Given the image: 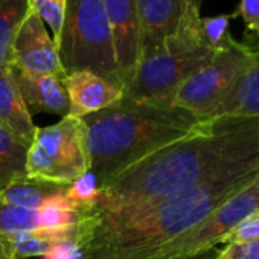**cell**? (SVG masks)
Instances as JSON below:
<instances>
[{
  "mask_svg": "<svg viewBox=\"0 0 259 259\" xmlns=\"http://www.w3.org/2000/svg\"><path fill=\"white\" fill-rule=\"evenodd\" d=\"M253 163H259V117H217L126 168L101 191L93 207L151 204Z\"/></svg>",
  "mask_w": 259,
  "mask_h": 259,
  "instance_id": "6da1fadb",
  "label": "cell"
},
{
  "mask_svg": "<svg viewBox=\"0 0 259 259\" xmlns=\"http://www.w3.org/2000/svg\"><path fill=\"white\" fill-rule=\"evenodd\" d=\"M257 176L259 163H253L151 204L84 210L78 224L82 259H144L162 244L203 221Z\"/></svg>",
  "mask_w": 259,
  "mask_h": 259,
  "instance_id": "7a4b0ae2",
  "label": "cell"
},
{
  "mask_svg": "<svg viewBox=\"0 0 259 259\" xmlns=\"http://www.w3.org/2000/svg\"><path fill=\"white\" fill-rule=\"evenodd\" d=\"M90 171L102 191L126 168L174 144L201 125L192 113L169 102L122 98L82 117Z\"/></svg>",
  "mask_w": 259,
  "mask_h": 259,
  "instance_id": "3957f363",
  "label": "cell"
},
{
  "mask_svg": "<svg viewBox=\"0 0 259 259\" xmlns=\"http://www.w3.org/2000/svg\"><path fill=\"white\" fill-rule=\"evenodd\" d=\"M213 55L201 32L200 0H189L177 31L142 51L136 70L123 87L125 99L169 102L182 84Z\"/></svg>",
  "mask_w": 259,
  "mask_h": 259,
  "instance_id": "277c9868",
  "label": "cell"
},
{
  "mask_svg": "<svg viewBox=\"0 0 259 259\" xmlns=\"http://www.w3.org/2000/svg\"><path fill=\"white\" fill-rule=\"evenodd\" d=\"M57 49L66 75L87 70L123 90L104 0H67Z\"/></svg>",
  "mask_w": 259,
  "mask_h": 259,
  "instance_id": "5b68a950",
  "label": "cell"
},
{
  "mask_svg": "<svg viewBox=\"0 0 259 259\" xmlns=\"http://www.w3.org/2000/svg\"><path fill=\"white\" fill-rule=\"evenodd\" d=\"M250 55L248 43L230 37L201 69L182 84L172 98V104L192 113L201 122L217 119L242 76Z\"/></svg>",
  "mask_w": 259,
  "mask_h": 259,
  "instance_id": "8992f818",
  "label": "cell"
},
{
  "mask_svg": "<svg viewBox=\"0 0 259 259\" xmlns=\"http://www.w3.org/2000/svg\"><path fill=\"white\" fill-rule=\"evenodd\" d=\"M90 169L87 128L82 117L64 116L60 122L35 128L26 159V176L70 185Z\"/></svg>",
  "mask_w": 259,
  "mask_h": 259,
  "instance_id": "52a82bcc",
  "label": "cell"
},
{
  "mask_svg": "<svg viewBox=\"0 0 259 259\" xmlns=\"http://www.w3.org/2000/svg\"><path fill=\"white\" fill-rule=\"evenodd\" d=\"M11 66L32 73L52 75L60 79L66 76L57 45L43 20L32 10H28L14 34Z\"/></svg>",
  "mask_w": 259,
  "mask_h": 259,
  "instance_id": "ba28073f",
  "label": "cell"
},
{
  "mask_svg": "<svg viewBox=\"0 0 259 259\" xmlns=\"http://www.w3.org/2000/svg\"><path fill=\"white\" fill-rule=\"evenodd\" d=\"M114 57L123 87L132 79L144 49L136 0H104Z\"/></svg>",
  "mask_w": 259,
  "mask_h": 259,
  "instance_id": "9c48e42d",
  "label": "cell"
},
{
  "mask_svg": "<svg viewBox=\"0 0 259 259\" xmlns=\"http://www.w3.org/2000/svg\"><path fill=\"white\" fill-rule=\"evenodd\" d=\"M61 82L67 92L70 104L67 116L73 117H84L101 111L120 101L123 96L120 87L87 70L69 73Z\"/></svg>",
  "mask_w": 259,
  "mask_h": 259,
  "instance_id": "30bf717a",
  "label": "cell"
},
{
  "mask_svg": "<svg viewBox=\"0 0 259 259\" xmlns=\"http://www.w3.org/2000/svg\"><path fill=\"white\" fill-rule=\"evenodd\" d=\"M22 98L29 113L45 111L60 116L69 114V96L60 78L52 75H40L13 67Z\"/></svg>",
  "mask_w": 259,
  "mask_h": 259,
  "instance_id": "8fae6325",
  "label": "cell"
},
{
  "mask_svg": "<svg viewBox=\"0 0 259 259\" xmlns=\"http://www.w3.org/2000/svg\"><path fill=\"white\" fill-rule=\"evenodd\" d=\"M188 4L189 0H136L144 49L159 45L177 31Z\"/></svg>",
  "mask_w": 259,
  "mask_h": 259,
  "instance_id": "7c38bea8",
  "label": "cell"
},
{
  "mask_svg": "<svg viewBox=\"0 0 259 259\" xmlns=\"http://www.w3.org/2000/svg\"><path fill=\"white\" fill-rule=\"evenodd\" d=\"M0 122L26 142H32L35 125L29 113L11 66H0Z\"/></svg>",
  "mask_w": 259,
  "mask_h": 259,
  "instance_id": "4fadbf2b",
  "label": "cell"
},
{
  "mask_svg": "<svg viewBox=\"0 0 259 259\" xmlns=\"http://www.w3.org/2000/svg\"><path fill=\"white\" fill-rule=\"evenodd\" d=\"M248 45L251 48L248 64L218 117H259V40Z\"/></svg>",
  "mask_w": 259,
  "mask_h": 259,
  "instance_id": "5bb4252c",
  "label": "cell"
},
{
  "mask_svg": "<svg viewBox=\"0 0 259 259\" xmlns=\"http://www.w3.org/2000/svg\"><path fill=\"white\" fill-rule=\"evenodd\" d=\"M67 188L69 185L25 176L0 189V203L26 209H40L52 197L64 194Z\"/></svg>",
  "mask_w": 259,
  "mask_h": 259,
  "instance_id": "9a60e30c",
  "label": "cell"
},
{
  "mask_svg": "<svg viewBox=\"0 0 259 259\" xmlns=\"http://www.w3.org/2000/svg\"><path fill=\"white\" fill-rule=\"evenodd\" d=\"M78 224L73 227L57 229V230L38 229L31 232H20V233L7 235L5 238L11 242L16 259L45 256L57 244L69 239H78Z\"/></svg>",
  "mask_w": 259,
  "mask_h": 259,
  "instance_id": "2e32d148",
  "label": "cell"
},
{
  "mask_svg": "<svg viewBox=\"0 0 259 259\" xmlns=\"http://www.w3.org/2000/svg\"><path fill=\"white\" fill-rule=\"evenodd\" d=\"M29 147V142L20 139L0 122V189L26 176Z\"/></svg>",
  "mask_w": 259,
  "mask_h": 259,
  "instance_id": "e0dca14e",
  "label": "cell"
},
{
  "mask_svg": "<svg viewBox=\"0 0 259 259\" xmlns=\"http://www.w3.org/2000/svg\"><path fill=\"white\" fill-rule=\"evenodd\" d=\"M28 10V0H0V66H11L13 38Z\"/></svg>",
  "mask_w": 259,
  "mask_h": 259,
  "instance_id": "ac0fdd59",
  "label": "cell"
},
{
  "mask_svg": "<svg viewBox=\"0 0 259 259\" xmlns=\"http://www.w3.org/2000/svg\"><path fill=\"white\" fill-rule=\"evenodd\" d=\"M41 229L38 209H26L0 203V236Z\"/></svg>",
  "mask_w": 259,
  "mask_h": 259,
  "instance_id": "d6986e66",
  "label": "cell"
},
{
  "mask_svg": "<svg viewBox=\"0 0 259 259\" xmlns=\"http://www.w3.org/2000/svg\"><path fill=\"white\" fill-rule=\"evenodd\" d=\"M29 10H32L46 25V28L51 29L52 38L55 45H58L66 8H67V0H28Z\"/></svg>",
  "mask_w": 259,
  "mask_h": 259,
  "instance_id": "ffe728a7",
  "label": "cell"
},
{
  "mask_svg": "<svg viewBox=\"0 0 259 259\" xmlns=\"http://www.w3.org/2000/svg\"><path fill=\"white\" fill-rule=\"evenodd\" d=\"M99 195H101V189L98 186L96 177L90 169L85 174H82L79 179H76L73 183H70L66 191V197L73 203H76L78 206H81L84 210H89L93 206H96Z\"/></svg>",
  "mask_w": 259,
  "mask_h": 259,
  "instance_id": "44dd1931",
  "label": "cell"
},
{
  "mask_svg": "<svg viewBox=\"0 0 259 259\" xmlns=\"http://www.w3.org/2000/svg\"><path fill=\"white\" fill-rule=\"evenodd\" d=\"M233 14H220L212 17H201V32L206 45L215 52L220 49L232 35L229 32V25L232 19H235Z\"/></svg>",
  "mask_w": 259,
  "mask_h": 259,
  "instance_id": "7402d4cb",
  "label": "cell"
},
{
  "mask_svg": "<svg viewBox=\"0 0 259 259\" xmlns=\"http://www.w3.org/2000/svg\"><path fill=\"white\" fill-rule=\"evenodd\" d=\"M259 239V210L245 217L224 238L223 244H242Z\"/></svg>",
  "mask_w": 259,
  "mask_h": 259,
  "instance_id": "603a6c76",
  "label": "cell"
},
{
  "mask_svg": "<svg viewBox=\"0 0 259 259\" xmlns=\"http://www.w3.org/2000/svg\"><path fill=\"white\" fill-rule=\"evenodd\" d=\"M217 259H259V239L242 244H226Z\"/></svg>",
  "mask_w": 259,
  "mask_h": 259,
  "instance_id": "cb8c5ba5",
  "label": "cell"
},
{
  "mask_svg": "<svg viewBox=\"0 0 259 259\" xmlns=\"http://www.w3.org/2000/svg\"><path fill=\"white\" fill-rule=\"evenodd\" d=\"M235 16H241L247 31L259 40V0H241Z\"/></svg>",
  "mask_w": 259,
  "mask_h": 259,
  "instance_id": "d4e9b609",
  "label": "cell"
},
{
  "mask_svg": "<svg viewBox=\"0 0 259 259\" xmlns=\"http://www.w3.org/2000/svg\"><path fill=\"white\" fill-rule=\"evenodd\" d=\"M43 259H82V248L78 239H69L51 248Z\"/></svg>",
  "mask_w": 259,
  "mask_h": 259,
  "instance_id": "484cf974",
  "label": "cell"
},
{
  "mask_svg": "<svg viewBox=\"0 0 259 259\" xmlns=\"http://www.w3.org/2000/svg\"><path fill=\"white\" fill-rule=\"evenodd\" d=\"M0 259H16L13 245L5 236H0Z\"/></svg>",
  "mask_w": 259,
  "mask_h": 259,
  "instance_id": "4316f807",
  "label": "cell"
}]
</instances>
